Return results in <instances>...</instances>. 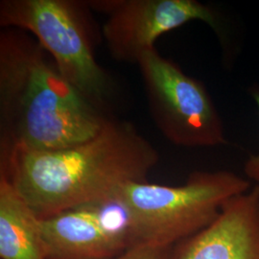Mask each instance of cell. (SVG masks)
Here are the masks:
<instances>
[{"instance_id": "cell-9", "label": "cell", "mask_w": 259, "mask_h": 259, "mask_svg": "<svg viewBox=\"0 0 259 259\" xmlns=\"http://www.w3.org/2000/svg\"><path fill=\"white\" fill-rule=\"evenodd\" d=\"M0 257L47 259L40 218L0 172Z\"/></svg>"}, {"instance_id": "cell-1", "label": "cell", "mask_w": 259, "mask_h": 259, "mask_svg": "<svg viewBox=\"0 0 259 259\" xmlns=\"http://www.w3.org/2000/svg\"><path fill=\"white\" fill-rule=\"evenodd\" d=\"M0 153V172L40 219L113 203L124 186L147 182L159 160L134 125L111 118L94 137L67 148Z\"/></svg>"}, {"instance_id": "cell-8", "label": "cell", "mask_w": 259, "mask_h": 259, "mask_svg": "<svg viewBox=\"0 0 259 259\" xmlns=\"http://www.w3.org/2000/svg\"><path fill=\"white\" fill-rule=\"evenodd\" d=\"M176 259H259V185L227 201L208 227L177 246Z\"/></svg>"}, {"instance_id": "cell-4", "label": "cell", "mask_w": 259, "mask_h": 259, "mask_svg": "<svg viewBox=\"0 0 259 259\" xmlns=\"http://www.w3.org/2000/svg\"><path fill=\"white\" fill-rule=\"evenodd\" d=\"M89 9L87 1L2 0L0 25L35 37L65 80L104 113L114 88L94 55Z\"/></svg>"}, {"instance_id": "cell-3", "label": "cell", "mask_w": 259, "mask_h": 259, "mask_svg": "<svg viewBox=\"0 0 259 259\" xmlns=\"http://www.w3.org/2000/svg\"><path fill=\"white\" fill-rule=\"evenodd\" d=\"M250 188L232 171H196L179 186L134 183L115 198L137 243L174 247L202 232L227 201Z\"/></svg>"}, {"instance_id": "cell-2", "label": "cell", "mask_w": 259, "mask_h": 259, "mask_svg": "<svg viewBox=\"0 0 259 259\" xmlns=\"http://www.w3.org/2000/svg\"><path fill=\"white\" fill-rule=\"evenodd\" d=\"M108 118L26 32L0 33L1 148L52 151L94 137Z\"/></svg>"}, {"instance_id": "cell-10", "label": "cell", "mask_w": 259, "mask_h": 259, "mask_svg": "<svg viewBox=\"0 0 259 259\" xmlns=\"http://www.w3.org/2000/svg\"><path fill=\"white\" fill-rule=\"evenodd\" d=\"M110 259H176V247H163L139 242Z\"/></svg>"}, {"instance_id": "cell-6", "label": "cell", "mask_w": 259, "mask_h": 259, "mask_svg": "<svg viewBox=\"0 0 259 259\" xmlns=\"http://www.w3.org/2000/svg\"><path fill=\"white\" fill-rule=\"evenodd\" d=\"M90 9L106 15L103 36L111 55L119 62L138 64L155 49L157 38L186 23H206L228 49L229 32L222 14L197 0H93Z\"/></svg>"}, {"instance_id": "cell-11", "label": "cell", "mask_w": 259, "mask_h": 259, "mask_svg": "<svg viewBox=\"0 0 259 259\" xmlns=\"http://www.w3.org/2000/svg\"><path fill=\"white\" fill-rule=\"evenodd\" d=\"M250 95L255 103L259 115V85L251 87ZM244 172L249 181H252L259 185V153L248 157L244 164Z\"/></svg>"}, {"instance_id": "cell-7", "label": "cell", "mask_w": 259, "mask_h": 259, "mask_svg": "<svg viewBox=\"0 0 259 259\" xmlns=\"http://www.w3.org/2000/svg\"><path fill=\"white\" fill-rule=\"evenodd\" d=\"M47 259H110L136 244L120 206H87L40 219Z\"/></svg>"}, {"instance_id": "cell-5", "label": "cell", "mask_w": 259, "mask_h": 259, "mask_svg": "<svg viewBox=\"0 0 259 259\" xmlns=\"http://www.w3.org/2000/svg\"><path fill=\"white\" fill-rule=\"evenodd\" d=\"M153 121L172 144L206 148L227 144L222 118L201 81L153 49L139 63Z\"/></svg>"}]
</instances>
